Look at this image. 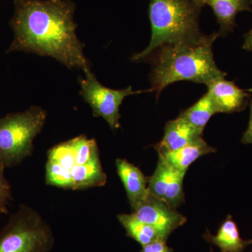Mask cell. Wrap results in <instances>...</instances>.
I'll return each instance as SVG.
<instances>
[{
    "label": "cell",
    "mask_w": 252,
    "mask_h": 252,
    "mask_svg": "<svg viewBox=\"0 0 252 252\" xmlns=\"http://www.w3.org/2000/svg\"><path fill=\"white\" fill-rule=\"evenodd\" d=\"M14 4L9 21L14 39L6 54L22 51L53 58L70 69L90 68L76 33L72 0H14Z\"/></svg>",
    "instance_id": "1"
},
{
    "label": "cell",
    "mask_w": 252,
    "mask_h": 252,
    "mask_svg": "<svg viewBox=\"0 0 252 252\" xmlns=\"http://www.w3.org/2000/svg\"><path fill=\"white\" fill-rule=\"evenodd\" d=\"M219 33L203 34L195 39L165 44L154 50L144 61L152 64V89L158 98L167 86L180 81H192L207 86L226 77L214 59L212 45Z\"/></svg>",
    "instance_id": "2"
},
{
    "label": "cell",
    "mask_w": 252,
    "mask_h": 252,
    "mask_svg": "<svg viewBox=\"0 0 252 252\" xmlns=\"http://www.w3.org/2000/svg\"><path fill=\"white\" fill-rule=\"evenodd\" d=\"M202 9L195 0H150V43L142 52L133 55L132 61H144L154 50L165 44L203 35L199 26Z\"/></svg>",
    "instance_id": "3"
},
{
    "label": "cell",
    "mask_w": 252,
    "mask_h": 252,
    "mask_svg": "<svg viewBox=\"0 0 252 252\" xmlns=\"http://www.w3.org/2000/svg\"><path fill=\"white\" fill-rule=\"evenodd\" d=\"M47 112L37 106L0 118V160L6 168L31 157L34 141L45 125Z\"/></svg>",
    "instance_id": "4"
},
{
    "label": "cell",
    "mask_w": 252,
    "mask_h": 252,
    "mask_svg": "<svg viewBox=\"0 0 252 252\" xmlns=\"http://www.w3.org/2000/svg\"><path fill=\"white\" fill-rule=\"evenodd\" d=\"M46 185L71 190L103 187L107 175L101 161L81 165L76 161L69 140L57 144L48 152Z\"/></svg>",
    "instance_id": "5"
},
{
    "label": "cell",
    "mask_w": 252,
    "mask_h": 252,
    "mask_svg": "<svg viewBox=\"0 0 252 252\" xmlns=\"http://www.w3.org/2000/svg\"><path fill=\"white\" fill-rule=\"evenodd\" d=\"M54 244L49 223L26 205H20L0 230V252H49Z\"/></svg>",
    "instance_id": "6"
},
{
    "label": "cell",
    "mask_w": 252,
    "mask_h": 252,
    "mask_svg": "<svg viewBox=\"0 0 252 252\" xmlns=\"http://www.w3.org/2000/svg\"><path fill=\"white\" fill-rule=\"evenodd\" d=\"M85 77H79L80 94L91 106L94 117H102L113 130L120 127L119 109L127 96L139 92L132 91V86L122 89H109L100 84L90 68L84 71Z\"/></svg>",
    "instance_id": "7"
},
{
    "label": "cell",
    "mask_w": 252,
    "mask_h": 252,
    "mask_svg": "<svg viewBox=\"0 0 252 252\" xmlns=\"http://www.w3.org/2000/svg\"><path fill=\"white\" fill-rule=\"evenodd\" d=\"M132 210L131 214L137 220L155 227L169 236L187 222V218L176 209L149 193Z\"/></svg>",
    "instance_id": "8"
},
{
    "label": "cell",
    "mask_w": 252,
    "mask_h": 252,
    "mask_svg": "<svg viewBox=\"0 0 252 252\" xmlns=\"http://www.w3.org/2000/svg\"><path fill=\"white\" fill-rule=\"evenodd\" d=\"M186 173L158 158L155 172L148 178L149 193L177 209L185 202L183 182Z\"/></svg>",
    "instance_id": "9"
},
{
    "label": "cell",
    "mask_w": 252,
    "mask_h": 252,
    "mask_svg": "<svg viewBox=\"0 0 252 252\" xmlns=\"http://www.w3.org/2000/svg\"><path fill=\"white\" fill-rule=\"evenodd\" d=\"M207 86V94L217 113L232 114L242 112L250 103V94L236 86L234 81L222 78Z\"/></svg>",
    "instance_id": "10"
},
{
    "label": "cell",
    "mask_w": 252,
    "mask_h": 252,
    "mask_svg": "<svg viewBox=\"0 0 252 252\" xmlns=\"http://www.w3.org/2000/svg\"><path fill=\"white\" fill-rule=\"evenodd\" d=\"M164 132L162 140L154 146L158 154L185 147L201 138L203 133L180 117L167 122Z\"/></svg>",
    "instance_id": "11"
},
{
    "label": "cell",
    "mask_w": 252,
    "mask_h": 252,
    "mask_svg": "<svg viewBox=\"0 0 252 252\" xmlns=\"http://www.w3.org/2000/svg\"><path fill=\"white\" fill-rule=\"evenodd\" d=\"M201 6H210L220 26V36L234 31L237 16L243 11H252V0H195Z\"/></svg>",
    "instance_id": "12"
},
{
    "label": "cell",
    "mask_w": 252,
    "mask_h": 252,
    "mask_svg": "<svg viewBox=\"0 0 252 252\" xmlns=\"http://www.w3.org/2000/svg\"><path fill=\"white\" fill-rule=\"evenodd\" d=\"M116 166L126 189L129 204L131 208H133L148 195V178L139 167L126 159L118 158Z\"/></svg>",
    "instance_id": "13"
},
{
    "label": "cell",
    "mask_w": 252,
    "mask_h": 252,
    "mask_svg": "<svg viewBox=\"0 0 252 252\" xmlns=\"http://www.w3.org/2000/svg\"><path fill=\"white\" fill-rule=\"evenodd\" d=\"M203 238L207 243L218 247L220 252H243L252 244V240L241 238L238 225L231 215H228L221 223L217 235H212L210 230H207Z\"/></svg>",
    "instance_id": "14"
},
{
    "label": "cell",
    "mask_w": 252,
    "mask_h": 252,
    "mask_svg": "<svg viewBox=\"0 0 252 252\" xmlns=\"http://www.w3.org/2000/svg\"><path fill=\"white\" fill-rule=\"evenodd\" d=\"M216 152V149L203 140V137L192 143L172 152L158 154L161 159L176 170L187 172L189 166L199 158Z\"/></svg>",
    "instance_id": "15"
},
{
    "label": "cell",
    "mask_w": 252,
    "mask_h": 252,
    "mask_svg": "<svg viewBox=\"0 0 252 252\" xmlns=\"http://www.w3.org/2000/svg\"><path fill=\"white\" fill-rule=\"evenodd\" d=\"M117 217L127 236L135 240L142 247L160 240L167 241L169 238V235L161 230L137 220L132 214H122Z\"/></svg>",
    "instance_id": "16"
},
{
    "label": "cell",
    "mask_w": 252,
    "mask_h": 252,
    "mask_svg": "<svg viewBox=\"0 0 252 252\" xmlns=\"http://www.w3.org/2000/svg\"><path fill=\"white\" fill-rule=\"evenodd\" d=\"M217 114L215 107L207 93L188 109L182 111L180 117L203 132L210 118Z\"/></svg>",
    "instance_id": "17"
},
{
    "label": "cell",
    "mask_w": 252,
    "mask_h": 252,
    "mask_svg": "<svg viewBox=\"0 0 252 252\" xmlns=\"http://www.w3.org/2000/svg\"><path fill=\"white\" fill-rule=\"evenodd\" d=\"M6 168L4 164L0 160V213L6 215L9 212L8 205L12 200V189L9 181L4 175Z\"/></svg>",
    "instance_id": "18"
},
{
    "label": "cell",
    "mask_w": 252,
    "mask_h": 252,
    "mask_svg": "<svg viewBox=\"0 0 252 252\" xmlns=\"http://www.w3.org/2000/svg\"><path fill=\"white\" fill-rule=\"evenodd\" d=\"M142 252H174V250L167 246L166 241L160 240L142 247Z\"/></svg>",
    "instance_id": "19"
},
{
    "label": "cell",
    "mask_w": 252,
    "mask_h": 252,
    "mask_svg": "<svg viewBox=\"0 0 252 252\" xmlns=\"http://www.w3.org/2000/svg\"><path fill=\"white\" fill-rule=\"evenodd\" d=\"M249 104H250V122H249L248 129L244 132L241 140V142L245 144H252V99L250 101Z\"/></svg>",
    "instance_id": "20"
},
{
    "label": "cell",
    "mask_w": 252,
    "mask_h": 252,
    "mask_svg": "<svg viewBox=\"0 0 252 252\" xmlns=\"http://www.w3.org/2000/svg\"><path fill=\"white\" fill-rule=\"evenodd\" d=\"M244 36H245V41L243 46V49L252 52V28Z\"/></svg>",
    "instance_id": "21"
},
{
    "label": "cell",
    "mask_w": 252,
    "mask_h": 252,
    "mask_svg": "<svg viewBox=\"0 0 252 252\" xmlns=\"http://www.w3.org/2000/svg\"><path fill=\"white\" fill-rule=\"evenodd\" d=\"M210 252H214L213 250H212V248L210 249Z\"/></svg>",
    "instance_id": "22"
},
{
    "label": "cell",
    "mask_w": 252,
    "mask_h": 252,
    "mask_svg": "<svg viewBox=\"0 0 252 252\" xmlns=\"http://www.w3.org/2000/svg\"><path fill=\"white\" fill-rule=\"evenodd\" d=\"M53 1H59V0H53Z\"/></svg>",
    "instance_id": "23"
}]
</instances>
